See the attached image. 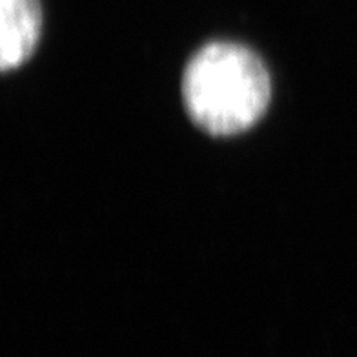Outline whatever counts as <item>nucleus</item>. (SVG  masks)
Here are the masks:
<instances>
[{
	"label": "nucleus",
	"instance_id": "obj_2",
	"mask_svg": "<svg viewBox=\"0 0 357 357\" xmlns=\"http://www.w3.org/2000/svg\"><path fill=\"white\" fill-rule=\"evenodd\" d=\"M43 33L40 0H0V66L10 71L22 66Z\"/></svg>",
	"mask_w": 357,
	"mask_h": 357
},
{
	"label": "nucleus",
	"instance_id": "obj_1",
	"mask_svg": "<svg viewBox=\"0 0 357 357\" xmlns=\"http://www.w3.org/2000/svg\"><path fill=\"white\" fill-rule=\"evenodd\" d=\"M270 97L266 66L243 44H206L184 70L186 112L210 135H237L255 126L266 113Z\"/></svg>",
	"mask_w": 357,
	"mask_h": 357
}]
</instances>
